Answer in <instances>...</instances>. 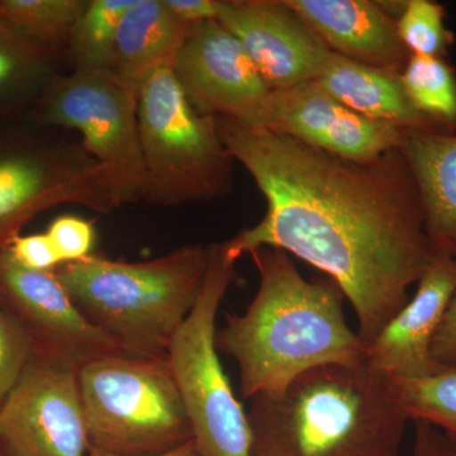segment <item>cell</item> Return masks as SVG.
<instances>
[{
    "instance_id": "1",
    "label": "cell",
    "mask_w": 456,
    "mask_h": 456,
    "mask_svg": "<svg viewBox=\"0 0 456 456\" xmlns=\"http://www.w3.org/2000/svg\"><path fill=\"white\" fill-rule=\"evenodd\" d=\"M216 121L228 155L266 200L260 222L222 242L228 259L274 248L326 273L350 302L367 346L435 259L402 150L351 160L260 126Z\"/></svg>"
},
{
    "instance_id": "2",
    "label": "cell",
    "mask_w": 456,
    "mask_h": 456,
    "mask_svg": "<svg viewBox=\"0 0 456 456\" xmlns=\"http://www.w3.org/2000/svg\"><path fill=\"white\" fill-rule=\"evenodd\" d=\"M248 255L259 274L257 292L245 314H227L216 334L218 353L239 367L242 397H277L312 369L364 364L367 346L347 325L334 281H308L279 248Z\"/></svg>"
},
{
    "instance_id": "3",
    "label": "cell",
    "mask_w": 456,
    "mask_h": 456,
    "mask_svg": "<svg viewBox=\"0 0 456 456\" xmlns=\"http://www.w3.org/2000/svg\"><path fill=\"white\" fill-rule=\"evenodd\" d=\"M248 417L265 456H401L411 421L367 362L312 369L277 397L251 399Z\"/></svg>"
},
{
    "instance_id": "4",
    "label": "cell",
    "mask_w": 456,
    "mask_h": 456,
    "mask_svg": "<svg viewBox=\"0 0 456 456\" xmlns=\"http://www.w3.org/2000/svg\"><path fill=\"white\" fill-rule=\"evenodd\" d=\"M209 248L189 245L127 263L90 255L55 274L83 316L125 354L167 356L174 335L200 298Z\"/></svg>"
},
{
    "instance_id": "5",
    "label": "cell",
    "mask_w": 456,
    "mask_h": 456,
    "mask_svg": "<svg viewBox=\"0 0 456 456\" xmlns=\"http://www.w3.org/2000/svg\"><path fill=\"white\" fill-rule=\"evenodd\" d=\"M90 446L160 455L193 440L167 356L113 354L77 371Z\"/></svg>"
},
{
    "instance_id": "6",
    "label": "cell",
    "mask_w": 456,
    "mask_h": 456,
    "mask_svg": "<svg viewBox=\"0 0 456 456\" xmlns=\"http://www.w3.org/2000/svg\"><path fill=\"white\" fill-rule=\"evenodd\" d=\"M137 122L145 170L141 200L174 207L230 193L233 160L217 121L193 110L171 66L156 69L141 86Z\"/></svg>"
},
{
    "instance_id": "7",
    "label": "cell",
    "mask_w": 456,
    "mask_h": 456,
    "mask_svg": "<svg viewBox=\"0 0 456 456\" xmlns=\"http://www.w3.org/2000/svg\"><path fill=\"white\" fill-rule=\"evenodd\" d=\"M209 263L200 298L167 349L171 373L200 456H251L253 434L248 413L236 398L217 346L216 322L236 263L221 244L208 245Z\"/></svg>"
},
{
    "instance_id": "8",
    "label": "cell",
    "mask_w": 456,
    "mask_h": 456,
    "mask_svg": "<svg viewBox=\"0 0 456 456\" xmlns=\"http://www.w3.org/2000/svg\"><path fill=\"white\" fill-rule=\"evenodd\" d=\"M31 113L0 118V250L36 216L62 204L121 208L106 171L84 147L65 145Z\"/></svg>"
},
{
    "instance_id": "9",
    "label": "cell",
    "mask_w": 456,
    "mask_h": 456,
    "mask_svg": "<svg viewBox=\"0 0 456 456\" xmlns=\"http://www.w3.org/2000/svg\"><path fill=\"white\" fill-rule=\"evenodd\" d=\"M29 113L45 127L82 136L84 150L106 171L121 206L141 200L145 170L137 98L110 70L53 75Z\"/></svg>"
},
{
    "instance_id": "10",
    "label": "cell",
    "mask_w": 456,
    "mask_h": 456,
    "mask_svg": "<svg viewBox=\"0 0 456 456\" xmlns=\"http://www.w3.org/2000/svg\"><path fill=\"white\" fill-rule=\"evenodd\" d=\"M0 307L22 327L35 358L77 373L94 360L125 354L83 316L55 272H35L0 250Z\"/></svg>"
},
{
    "instance_id": "11",
    "label": "cell",
    "mask_w": 456,
    "mask_h": 456,
    "mask_svg": "<svg viewBox=\"0 0 456 456\" xmlns=\"http://www.w3.org/2000/svg\"><path fill=\"white\" fill-rule=\"evenodd\" d=\"M0 446L8 456H86L77 373L33 358L0 407Z\"/></svg>"
},
{
    "instance_id": "12",
    "label": "cell",
    "mask_w": 456,
    "mask_h": 456,
    "mask_svg": "<svg viewBox=\"0 0 456 456\" xmlns=\"http://www.w3.org/2000/svg\"><path fill=\"white\" fill-rule=\"evenodd\" d=\"M171 69L200 116L256 125L270 90L235 36L217 20L189 27Z\"/></svg>"
},
{
    "instance_id": "13",
    "label": "cell",
    "mask_w": 456,
    "mask_h": 456,
    "mask_svg": "<svg viewBox=\"0 0 456 456\" xmlns=\"http://www.w3.org/2000/svg\"><path fill=\"white\" fill-rule=\"evenodd\" d=\"M254 126L351 160H371L401 149L408 132L353 112L314 80L272 90Z\"/></svg>"
},
{
    "instance_id": "14",
    "label": "cell",
    "mask_w": 456,
    "mask_h": 456,
    "mask_svg": "<svg viewBox=\"0 0 456 456\" xmlns=\"http://www.w3.org/2000/svg\"><path fill=\"white\" fill-rule=\"evenodd\" d=\"M217 20L235 36L270 92L316 79L330 53L285 0H218Z\"/></svg>"
},
{
    "instance_id": "15",
    "label": "cell",
    "mask_w": 456,
    "mask_h": 456,
    "mask_svg": "<svg viewBox=\"0 0 456 456\" xmlns=\"http://www.w3.org/2000/svg\"><path fill=\"white\" fill-rule=\"evenodd\" d=\"M455 292V257L435 255L412 298L367 345L368 367L399 379H421L448 369L432 356V342Z\"/></svg>"
},
{
    "instance_id": "16",
    "label": "cell",
    "mask_w": 456,
    "mask_h": 456,
    "mask_svg": "<svg viewBox=\"0 0 456 456\" xmlns=\"http://www.w3.org/2000/svg\"><path fill=\"white\" fill-rule=\"evenodd\" d=\"M323 45L354 61L401 75L410 60L398 35L406 2L371 0H285Z\"/></svg>"
},
{
    "instance_id": "17",
    "label": "cell",
    "mask_w": 456,
    "mask_h": 456,
    "mask_svg": "<svg viewBox=\"0 0 456 456\" xmlns=\"http://www.w3.org/2000/svg\"><path fill=\"white\" fill-rule=\"evenodd\" d=\"M353 112L407 131H439L408 99L401 75L360 64L330 51L314 80Z\"/></svg>"
},
{
    "instance_id": "18",
    "label": "cell",
    "mask_w": 456,
    "mask_h": 456,
    "mask_svg": "<svg viewBox=\"0 0 456 456\" xmlns=\"http://www.w3.org/2000/svg\"><path fill=\"white\" fill-rule=\"evenodd\" d=\"M189 27L164 0H134L119 23L108 70L139 99L150 74L163 66L173 68Z\"/></svg>"
},
{
    "instance_id": "19",
    "label": "cell",
    "mask_w": 456,
    "mask_h": 456,
    "mask_svg": "<svg viewBox=\"0 0 456 456\" xmlns=\"http://www.w3.org/2000/svg\"><path fill=\"white\" fill-rule=\"evenodd\" d=\"M401 150L421 194L432 251L456 257V134L408 131Z\"/></svg>"
},
{
    "instance_id": "20",
    "label": "cell",
    "mask_w": 456,
    "mask_h": 456,
    "mask_svg": "<svg viewBox=\"0 0 456 456\" xmlns=\"http://www.w3.org/2000/svg\"><path fill=\"white\" fill-rule=\"evenodd\" d=\"M57 55L0 22V118L31 112L55 75Z\"/></svg>"
},
{
    "instance_id": "21",
    "label": "cell",
    "mask_w": 456,
    "mask_h": 456,
    "mask_svg": "<svg viewBox=\"0 0 456 456\" xmlns=\"http://www.w3.org/2000/svg\"><path fill=\"white\" fill-rule=\"evenodd\" d=\"M89 0H0V22L57 51L68 45Z\"/></svg>"
},
{
    "instance_id": "22",
    "label": "cell",
    "mask_w": 456,
    "mask_h": 456,
    "mask_svg": "<svg viewBox=\"0 0 456 456\" xmlns=\"http://www.w3.org/2000/svg\"><path fill=\"white\" fill-rule=\"evenodd\" d=\"M134 0H89L68 40L74 70L110 66L119 23Z\"/></svg>"
},
{
    "instance_id": "23",
    "label": "cell",
    "mask_w": 456,
    "mask_h": 456,
    "mask_svg": "<svg viewBox=\"0 0 456 456\" xmlns=\"http://www.w3.org/2000/svg\"><path fill=\"white\" fill-rule=\"evenodd\" d=\"M389 380L411 421L435 426L456 448V367L421 379Z\"/></svg>"
},
{
    "instance_id": "24",
    "label": "cell",
    "mask_w": 456,
    "mask_h": 456,
    "mask_svg": "<svg viewBox=\"0 0 456 456\" xmlns=\"http://www.w3.org/2000/svg\"><path fill=\"white\" fill-rule=\"evenodd\" d=\"M401 82L419 113L439 126L456 123V77L443 57L411 55Z\"/></svg>"
},
{
    "instance_id": "25",
    "label": "cell",
    "mask_w": 456,
    "mask_h": 456,
    "mask_svg": "<svg viewBox=\"0 0 456 456\" xmlns=\"http://www.w3.org/2000/svg\"><path fill=\"white\" fill-rule=\"evenodd\" d=\"M397 28L411 55L441 57L454 38L446 28L445 9L431 0H408L398 17Z\"/></svg>"
},
{
    "instance_id": "26",
    "label": "cell",
    "mask_w": 456,
    "mask_h": 456,
    "mask_svg": "<svg viewBox=\"0 0 456 456\" xmlns=\"http://www.w3.org/2000/svg\"><path fill=\"white\" fill-rule=\"evenodd\" d=\"M35 358L31 341L7 312L0 307V407Z\"/></svg>"
},
{
    "instance_id": "27",
    "label": "cell",
    "mask_w": 456,
    "mask_h": 456,
    "mask_svg": "<svg viewBox=\"0 0 456 456\" xmlns=\"http://www.w3.org/2000/svg\"><path fill=\"white\" fill-rule=\"evenodd\" d=\"M51 244L61 264L74 263L93 255L95 244V228L92 222L77 216H60L47 228Z\"/></svg>"
},
{
    "instance_id": "28",
    "label": "cell",
    "mask_w": 456,
    "mask_h": 456,
    "mask_svg": "<svg viewBox=\"0 0 456 456\" xmlns=\"http://www.w3.org/2000/svg\"><path fill=\"white\" fill-rule=\"evenodd\" d=\"M8 253L23 268L35 272H55L59 257L49 236L45 233L17 235L8 242Z\"/></svg>"
},
{
    "instance_id": "29",
    "label": "cell",
    "mask_w": 456,
    "mask_h": 456,
    "mask_svg": "<svg viewBox=\"0 0 456 456\" xmlns=\"http://www.w3.org/2000/svg\"><path fill=\"white\" fill-rule=\"evenodd\" d=\"M432 356L444 367H456V292L450 299L432 342Z\"/></svg>"
},
{
    "instance_id": "30",
    "label": "cell",
    "mask_w": 456,
    "mask_h": 456,
    "mask_svg": "<svg viewBox=\"0 0 456 456\" xmlns=\"http://www.w3.org/2000/svg\"><path fill=\"white\" fill-rule=\"evenodd\" d=\"M413 444L410 456H456V448L448 437L428 422L413 421Z\"/></svg>"
},
{
    "instance_id": "31",
    "label": "cell",
    "mask_w": 456,
    "mask_h": 456,
    "mask_svg": "<svg viewBox=\"0 0 456 456\" xmlns=\"http://www.w3.org/2000/svg\"><path fill=\"white\" fill-rule=\"evenodd\" d=\"M164 3L174 16L188 26L217 20L218 0H164Z\"/></svg>"
},
{
    "instance_id": "32",
    "label": "cell",
    "mask_w": 456,
    "mask_h": 456,
    "mask_svg": "<svg viewBox=\"0 0 456 456\" xmlns=\"http://www.w3.org/2000/svg\"><path fill=\"white\" fill-rule=\"evenodd\" d=\"M89 456H126V455L113 454V452H106V450L94 448V446H89ZM152 456H200V452H198L196 443H194V440H191V441H189V443L184 444V445L179 446V448L170 450V452H164V454L152 455Z\"/></svg>"
},
{
    "instance_id": "33",
    "label": "cell",
    "mask_w": 456,
    "mask_h": 456,
    "mask_svg": "<svg viewBox=\"0 0 456 456\" xmlns=\"http://www.w3.org/2000/svg\"><path fill=\"white\" fill-rule=\"evenodd\" d=\"M251 456H265V455L255 454V452H253V454H251Z\"/></svg>"
},
{
    "instance_id": "34",
    "label": "cell",
    "mask_w": 456,
    "mask_h": 456,
    "mask_svg": "<svg viewBox=\"0 0 456 456\" xmlns=\"http://www.w3.org/2000/svg\"><path fill=\"white\" fill-rule=\"evenodd\" d=\"M0 456H4L3 455L2 450H0Z\"/></svg>"
},
{
    "instance_id": "35",
    "label": "cell",
    "mask_w": 456,
    "mask_h": 456,
    "mask_svg": "<svg viewBox=\"0 0 456 456\" xmlns=\"http://www.w3.org/2000/svg\"><path fill=\"white\" fill-rule=\"evenodd\" d=\"M455 263H456V257H455Z\"/></svg>"
}]
</instances>
